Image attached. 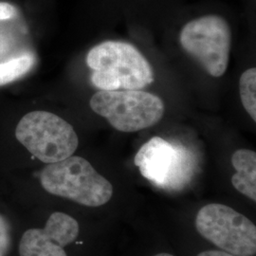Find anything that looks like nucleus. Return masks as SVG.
I'll return each instance as SVG.
<instances>
[{"label":"nucleus","instance_id":"1","mask_svg":"<svg viewBox=\"0 0 256 256\" xmlns=\"http://www.w3.org/2000/svg\"><path fill=\"white\" fill-rule=\"evenodd\" d=\"M90 79L100 90H135L154 81V72L137 48L122 41H104L86 55Z\"/></svg>","mask_w":256,"mask_h":256},{"label":"nucleus","instance_id":"2","mask_svg":"<svg viewBox=\"0 0 256 256\" xmlns=\"http://www.w3.org/2000/svg\"><path fill=\"white\" fill-rule=\"evenodd\" d=\"M40 182L46 192L86 207L102 206L113 196L112 184L78 156L46 165Z\"/></svg>","mask_w":256,"mask_h":256},{"label":"nucleus","instance_id":"3","mask_svg":"<svg viewBox=\"0 0 256 256\" xmlns=\"http://www.w3.org/2000/svg\"><path fill=\"white\" fill-rule=\"evenodd\" d=\"M92 110L116 130L126 133L151 128L162 119L164 102L155 94L135 90H100L90 99Z\"/></svg>","mask_w":256,"mask_h":256},{"label":"nucleus","instance_id":"4","mask_svg":"<svg viewBox=\"0 0 256 256\" xmlns=\"http://www.w3.org/2000/svg\"><path fill=\"white\" fill-rule=\"evenodd\" d=\"M16 137L32 155L48 164L74 155L79 146L72 126L43 110L30 112L20 120Z\"/></svg>","mask_w":256,"mask_h":256},{"label":"nucleus","instance_id":"5","mask_svg":"<svg viewBox=\"0 0 256 256\" xmlns=\"http://www.w3.org/2000/svg\"><path fill=\"white\" fill-rule=\"evenodd\" d=\"M134 162L147 180L170 192L183 189L194 172L191 152L160 137L152 138L140 147Z\"/></svg>","mask_w":256,"mask_h":256},{"label":"nucleus","instance_id":"6","mask_svg":"<svg viewBox=\"0 0 256 256\" xmlns=\"http://www.w3.org/2000/svg\"><path fill=\"white\" fill-rule=\"evenodd\" d=\"M196 227L214 245L234 256H254L256 225L227 205L212 203L198 210Z\"/></svg>","mask_w":256,"mask_h":256},{"label":"nucleus","instance_id":"7","mask_svg":"<svg viewBox=\"0 0 256 256\" xmlns=\"http://www.w3.org/2000/svg\"><path fill=\"white\" fill-rule=\"evenodd\" d=\"M183 50L210 76H223L229 64L232 32L226 19L216 14L188 22L180 32Z\"/></svg>","mask_w":256,"mask_h":256},{"label":"nucleus","instance_id":"8","mask_svg":"<svg viewBox=\"0 0 256 256\" xmlns=\"http://www.w3.org/2000/svg\"><path fill=\"white\" fill-rule=\"evenodd\" d=\"M79 224L72 216L55 212L43 229L26 230L19 243V256H68L64 248L77 239Z\"/></svg>","mask_w":256,"mask_h":256},{"label":"nucleus","instance_id":"9","mask_svg":"<svg viewBox=\"0 0 256 256\" xmlns=\"http://www.w3.org/2000/svg\"><path fill=\"white\" fill-rule=\"evenodd\" d=\"M232 164L236 173L232 183L238 192L256 202V153L248 149H239L232 156Z\"/></svg>","mask_w":256,"mask_h":256},{"label":"nucleus","instance_id":"10","mask_svg":"<svg viewBox=\"0 0 256 256\" xmlns=\"http://www.w3.org/2000/svg\"><path fill=\"white\" fill-rule=\"evenodd\" d=\"M36 58L32 54H24L0 64V86L20 79L32 68Z\"/></svg>","mask_w":256,"mask_h":256},{"label":"nucleus","instance_id":"11","mask_svg":"<svg viewBox=\"0 0 256 256\" xmlns=\"http://www.w3.org/2000/svg\"><path fill=\"white\" fill-rule=\"evenodd\" d=\"M239 92L243 108L250 118L256 120V70L248 68L239 80Z\"/></svg>","mask_w":256,"mask_h":256},{"label":"nucleus","instance_id":"12","mask_svg":"<svg viewBox=\"0 0 256 256\" xmlns=\"http://www.w3.org/2000/svg\"><path fill=\"white\" fill-rule=\"evenodd\" d=\"M10 247V232L7 220L0 214V256H7Z\"/></svg>","mask_w":256,"mask_h":256},{"label":"nucleus","instance_id":"13","mask_svg":"<svg viewBox=\"0 0 256 256\" xmlns=\"http://www.w3.org/2000/svg\"><path fill=\"white\" fill-rule=\"evenodd\" d=\"M18 16V9L7 2L0 1V21L9 20Z\"/></svg>","mask_w":256,"mask_h":256},{"label":"nucleus","instance_id":"14","mask_svg":"<svg viewBox=\"0 0 256 256\" xmlns=\"http://www.w3.org/2000/svg\"><path fill=\"white\" fill-rule=\"evenodd\" d=\"M198 256H234L232 254H230L226 252L223 250H206V252H202V254H200Z\"/></svg>","mask_w":256,"mask_h":256},{"label":"nucleus","instance_id":"15","mask_svg":"<svg viewBox=\"0 0 256 256\" xmlns=\"http://www.w3.org/2000/svg\"><path fill=\"white\" fill-rule=\"evenodd\" d=\"M155 256H174L172 254H156Z\"/></svg>","mask_w":256,"mask_h":256}]
</instances>
